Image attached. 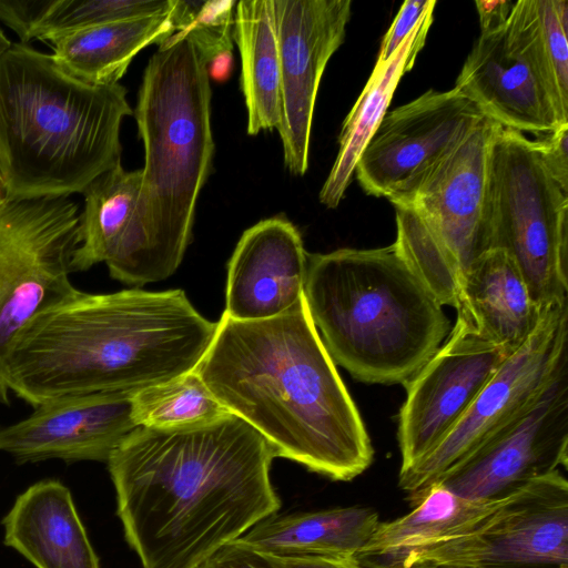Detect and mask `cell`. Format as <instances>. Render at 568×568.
Masks as SVG:
<instances>
[{"mask_svg":"<svg viewBox=\"0 0 568 568\" xmlns=\"http://www.w3.org/2000/svg\"><path fill=\"white\" fill-rule=\"evenodd\" d=\"M486 233L488 250L514 258L540 308L568 300V191L531 140L500 125L490 148Z\"/></svg>","mask_w":568,"mask_h":568,"instance_id":"52a82bcc","label":"cell"},{"mask_svg":"<svg viewBox=\"0 0 568 568\" xmlns=\"http://www.w3.org/2000/svg\"><path fill=\"white\" fill-rule=\"evenodd\" d=\"M45 0H0V20L28 43L29 31Z\"/></svg>","mask_w":568,"mask_h":568,"instance_id":"e575fe53","label":"cell"},{"mask_svg":"<svg viewBox=\"0 0 568 568\" xmlns=\"http://www.w3.org/2000/svg\"><path fill=\"white\" fill-rule=\"evenodd\" d=\"M409 568H466V567H455V566H435V565H417Z\"/></svg>","mask_w":568,"mask_h":568,"instance_id":"f35d334b","label":"cell"},{"mask_svg":"<svg viewBox=\"0 0 568 568\" xmlns=\"http://www.w3.org/2000/svg\"><path fill=\"white\" fill-rule=\"evenodd\" d=\"M397 253L437 302L456 307L463 272L409 206H396Z\"/></svg>","mask_w":568,"mask_h":568,"instance_id":"f1b7e54d","label":"cell"},{"mask_svg":"<svg viewBox=\"0 0 568 568\" xmlns=\"http://www.w3.org/2000/svg\"><path fill=\"white\" fill-rule=\"evenodd\" d=\"M436 3V0L405 1L382 40L376 63L382 64L388 61L423 20L425 14L435 8Z\"/></svg>","mask_w":568,"mask_h":568,"instance_id":"1f68e13d","label":"cell"},{"mask_svg":"<svg viewBox=\"0 0 568 568\" xmlns=\"http://www.w3.org/2000/svg\"><path fill=\"white\" fill-rule=\"evenodd\" d=\"M378 524L375 510L358 506L275 514L239 539L274 557H356Z\"/></svg>","mask_w":568,"mask_h":568,"instance_id":"cb8c5ba5","label":"cell"},{"mask_svg":"<svg viewBox=\"0 0 568 568\" xmlns=\"http://www.w3.org/2000/svg\"><path fill=\"white\" fill-rule=\"evenodd\" d=\"M516 1L479 0L476 9L479 17L480 33H487L503 28L509 19Z\"/></svg>","mask_w":568,"mask_h":568,"instance_id":"8d00e7d4","label":"cell"},{"mask_svg":"<svg viewBox=\"0 0 568 568\" xmlns=\"http://www.w3.org/2000/svg\"><path fill=\"white\" fill-rule=\"evenodd\" d=\"M455 308L481 337L510 352L531 335L544 311L514 258L499 248L485 251L466 268Z\"/></svg>","mask_w":568,"mask_h":568,"instance_id":"44dd1931","label":"cell"},{"mask_svg":"<svg viewBox=\"0 0 568 568\" xmlns=\"http://www.w3.org/2000/svg\"><path fill=\"white\" fill-rule=\"evenodd\" d=\"M174 33L171 9L168 13L88 27L50 43L55 63L67 74L87 84L111 85L119 83L141 50L160 45Z\"/></svg>","mask_w":568,"mask_h":568,"instance_id":"603a6c76","label":"cell"},{"mask_svg":"<svg viewBox=\"0 0 568 568\" xmlns=\"http://www.w3.org/2000/svg\"><path fill=\"white\" fill-rule=\"evenodd\" d=\"M417 565L466 568H568V480L561 470L505 498L473 531L408 555Z\"/></svg>","mask_w":568,"mask_h":568,"instance_id":"30bf717a","label":"cell"},{"mask_svg":"<svg viewBox=\"0 0 568 568\" xmlns=\"http://www.w3.org/2000/svg\"><path fill=\"white\" fill-rule=\"evenodd\" d=\"M498 128L499 124L485 116L427 175L407 205L453 256L463 274L488 250L489 161Z\"/></svg>","mask_w":568,"mask_h":568,"instance_id":"2e32d148","label":"cell"},{"mask_svg":"<svg viewBox=\"0 0 568 568\" xmlns=\"http://www.w3.org/2000/svg\"><path fill=\"white\" fill-rule=\"evenodd\" d=\"M140 189L141 169L126 171L122 164L87 186L72 272L104 263L110 276L123 284L139 287L151 283L138 217Z\"/></svg>","mask_w":568,"mask_h":568,"instance_id":"d6986e66","label":"cell"},{"mask_svg":"<svg viewBox=\"0 0 568 568\" xmlns=\"http://www.w3.org/2000/svg\"><path fill=\"white\" fill-rule=\"evenodd\" d=\"M194 371L230 413L267 440L275 457L342 481L371 466V438L304 295L267 320L222 314Z\"/></svg>","mask_w":568,"mask_h":568,"instance_id":"7a4b0ae2","label":"cell"},{"mask_svg":"<svg viewBox=\"0 0 568 568\" xmlns=\"http://www.w3.org/2000/svg\"><path fill=\"white\" fill-rule=\"evenodd\" d=\"M79 206L70 197L0 204V404H10L7 357L27 324L78 288L70 280L79 245Z\"/></svg>","mask_w":568,"mask_h":568,"instance_id":"ba28073f","label":"cell"},{"mask_svg":"<svg viewBox=\"0 0 568 568\" xmlns=\"http://www.w3.org/2000/svg\"><path fill=\"white\" fill-rule=\"evenodd\" d=\"M567 466L568 368L524 415L455 464L436 483L465 498L501 500Z\"/></svg>","mask_w":568,"mask_h":568,"instance_id":"4fadbf2b","label":"cell"},{"mask_svg":"<svg viewBox=\"0 0 568 568\" xmlns=\"http://www.w3.org/2000/svg\"><path fill=\"white\" fill-rule=\"evenodd\" d=\"M120 82L91 85L52 54L12 43L0 55V182L9 201L69 197L121 164L133 115Z\"/></svg>","mask_w":568,"mask_h":568,"instance_id":"277c9868","label":"cell"},{"mask_svg":"<svg viewBox=\"0 0 568 568\" xmlns=\"http://www.w3.org/2000/svg\"><path fill=\"white\" fill-rule=\"evenodd\" d=\"M199 568H276L267 555L236 539L215 552Z\"/></svg>","mask_w":568,"mask_h":568,"instance_id":"836d02e7","label":"cell"},{"mask_svg":"<svg viewBox=\"0 0 568 568\" xmlns=\"http://www.w3.org/2000/svg\"><path fill=\"white\" fill-rule=\"evenodd\" d=\"M303 295L333 362L363 383L405 385L450 328L394 244L307 254Z\"/></svg>","mask_w":568,"mask_h":568,"instance_id":"5b68a950","label":"cell"},{"mask_svg":"<svg viewBox=\"0 0 568 568\" xmlns=\"http://www.w3.org/2000/svg\"><path fill=\"white\" fill-rule=\"evenodd\" d=\"M216 329L183 290H77L21 331L6 385L33 407L67 395L140 390L194 371Z\"/></svg>","mask_w":568,"mask_h":568,"instance_id":"3957f363","label":"cell"},{"mask_svg":"<svg viewBox=\"0 0 568 568\" xmlns=\"http://www.w3.org/2000/svg\"><path fill=\"white\" fill-rule=\"evenodd\" d=\"M510 18L560 113L568 119V1L517 0Z\"/></svg>","mask_w":568,"mask_h":568,"instance_id":"4316f807","label":"cell"},{"mask_svg":"<svg viewBox=\"0 0 568 568\" xmlns=\"http://www.w3.org/2000/svg\"><path fill=\"white\" fill-rule=\"evenodd\" d=\"M131 404L136 426L160 429L202 425L230 414L195 371L135 392Z\"/></svg>","mask_w":568,"mask_h":568,"instance_id":"83f0119b","label":"cell"},{"mask_svg":"<svg viewBox=\"0 0 568 568\" xmlns=\"http://www.w3.org/2000/svg\"><path fill=\"white\" fill-rule=\"evenodd\" d=\"M4 201V192H3V189L1 186V182H0V204Z\"/></svg>","mask_w":568,"mask_h":568,"instance_id":"ab89813d","label":"cell"},{"mask_svg":"<svg viewBox=\"0 0 568 568\" xmlns=\"http://www.w3.org/2000/svg\"><path fill=\"white\" fill-rule=\"evenodd\" d=\"M173 0H45L32 24V39L51 42L63 34L119 20L168 13Z\"/></svg>","mask_w":568,"mask_h":568,"instance_id":"f546056e","label":"cell"},{"mask_svg":"<svg viewBox=\"0 0 568 568\" xmlns=\"http://www.w3.org/2000/svg\"><path fill=\"white\" fill-rule=\"evenodd\" d=\"M135 392L67 395L42 403L27 418L0 427V452L19 464L47 459L106 463L138 427L131 404Z\"/></svg>","mask_w":568,"mask_h":568,"instance_id":"9a60e30c","label":"cell"},{"mask_svg":"<svg viewBox=\"0 0 568 568\" xmlns=\"http://www.w3.org/2000/svg\"><path fill=\"white\" fill-rule=\"evenodd\" d=\"M430 9L398 50L385 63H375L362 93L345 118L338 136V152L320 191V201L336 207L355 175V166L365 145L387 112L394 92L425 44L433 23Z\"/></svg>","mask_w":568,"mask_h":568,"instance_id":"d4e9b609","label":"cell"},{"mask_svg":"<svg viewBox=\"0 0 568 568\" xmlns=\"http://www.w3.org/2000/svg\"><path fill=\"white\" fill-rule=\"evenodd\" d=\"M274 458L267 440L232 413L195 426H138L106 464L142 568H199L277 514Z\"/></svg>","mask_w":568,"mask_h":568,"instance_id":"6da1fadb","label":"cell"},{"mask_svg":"<svg viewBox=\"0 0 568 568\" xmlns=\"http://www.w3.org/2000/svg\"><path fill=\"white\" fill-rule=\"evenodd\" d=\"M207 63L187 38L150 58L133 115L144 149L138 217L151 283L179 268L214 154Z\"/></svg>","mask_w":568,"mask_h":568,"instance_id":"8992f818","label":"cell"},{"mask_svg":"<svg viewBox=\"0 0 568 568\" xmlns=\"http://www.w3.org/2000/svg\"><path fill=\"white\" fill-rule=\"evenodd\" d=\"M236 1L174 0V39L187 38L207 63L210 78L223 80L231 71Z\"/></svg>","mask_w":568,"mask_h":568,"instance_id":"4dcf8cb0","label":"cell"},{"mask_svg":"<svg viewBox=\"0 0 568 568\" xmlns=\"http://www.w3.org/2000/svg\"><path fill=\"white\" fill-rule=\"evenodd\" d=\"M515 352L494 344L457 312L456 323L429 361L404 385L397 440L403 471L432 452Z\"/></svg>","mask_w":568,"mask_h":568,"instance_id":"7c38bea8","label":"cell"},{"mask_svg":"<svg viewBox=\"0 0 568 568\" xmlns=\"http://www.w3.org/2000/svg\"><path fill=\"white\" fill-rule=\"evenodd\" d=\"M281 62L284 164L294 175L308 169L313 114L325 68L344 42L351 0H273Z\"/></svg>","mask_w":568,"mask_h":568,"instance_id":"5bb4252c","label":"cell"},{"mask_svg":"<svg viewBox=\"0 0 568 568\" xmlns=\"http://www.w3.org/2000/svg\"><path fill=\"white\" fill-rule=\"evenodd\" d=\"M551 176L568 191V124L532 141Z\"/></svg>","mask_w":568,"mask_h":568,"instance_id":"d6a6232c","label":"cell"},{"mask_svg":"<svg viewBox=\"0 0 568 568\" xmlns=\"http://www.w3.org/2000/svg\"><path fill=\"white\" fill-rule=\"evenodd\" d=\"M568 300L544 308L525 343L485 385L448 435L409 468L398 486L410 501L474 449L524 415L568 368Z\"/></svg>","mask_w":568,"mask_h":568,"instance_id":"9c48e42d","label":"cell"},{"mask_svg":"<svg viewBox=\"0 0 568 568\" xmlns=\"http://www.w3.org/2000/svg\"><path fill=\"white\" fill-rule=\"evenodd\" d=\"M455 88L503 128L537 135L568 124L508 23L480 33Z\"/></svg>","mask_w":568,"mask_h":568,"instance_id":"e0dca14e","label":"cell"},{"mask_svg":"<svg viewBox=\"0 0 568 568\" xmlns=\"http://www.w3.org/2000/svg\"><path fill=\"white\" fill-rule=\"evenodd\" d=\"M503 500L469 499L433 484L406 515L379 523L356 558L364 568H398L415 551L473 531Z\"/></svg>","mask_w":568,"mask_h":568,"instance_id":"7402d4cb","label":"cell"},{"mask_svg":"<svg viewBox=\"0 0 568 568\" xmlns=\"http://www.w3.org/2000/svg\"><path fill=\"white\" fill-rule=\"evenodd\" d=\"M484 118L455 87L430 89L387 111L356 163L361 186L394 206L409 205L427 175Z\"/></svg>","mask_w":568,"mask_h":568,"instance_id":"8fae6325","label":"cell"},{"mask_svg":"<svg viewBox=\"0 0 568 568\" xmlns=\"http://www.w3.org/2000/svg\"><path fill=\"white\" fill-rule=\"evenodd\" d=\"M233 39L241 58V89L247 134L277 129L281 121V62L273 0L237 1Z\"/></svg>","mask_w":568,"mask_h":568,"instance_id":"484cf974","label":"cell"},{"mask_svg":"<svg viewBox=\"0 0 568 568\" xmlns=\"http://www.w3.org/2000/svg\"><path fill=\"white\" fill-rule=\"evenodd\" d=\"M11 41L0 30V55L11 47Z\"/></svg>","mask_w":568,"mask_h":568,"instance_id":"74e56055","label":"cell"},{"mask_svg":"<svg viewBox=\"0 0 568 568\" xmlns=\"http://www.w3.org/2000/svg\"><path fill=\"white\" fill-rule=\"evenodd\" d=\"M276 568H364L354 556L339 557H274L267 555Z\"/></svg>","mask_w":568,"mask_h":568,"instance_id":"d590c367","label":"cell"},{"mask_svg":"<svg viewBox=\"0 0 568 568\" xmlns=\"http://www.w3.org/2000/svg\"><path fill=\"white\" fill-rule=\"evenodd\" d=\"M2 525L4 544L37 568H101L72 495L59 480L27 488Z\"/></svg>","mask_w":568,"mask_h":568,"instance_id":"ffe728a7","label":"cell"},{"mask_svg":"<svg viewBox=\"0 0 568 568\" xmlns=\"http://www.w3.org/2000/svg\"><path fill=\"white\" fill-rule=\"evenodd\" d=\"M307 253L296 226L284 216L244 231L229 261L223 314L262 321L291 310L302 297Z\"/></svg>","mask_w":568,"mask_h":568,"instance_id":"ac0fdd59","label":"cell"}]
</instances>
